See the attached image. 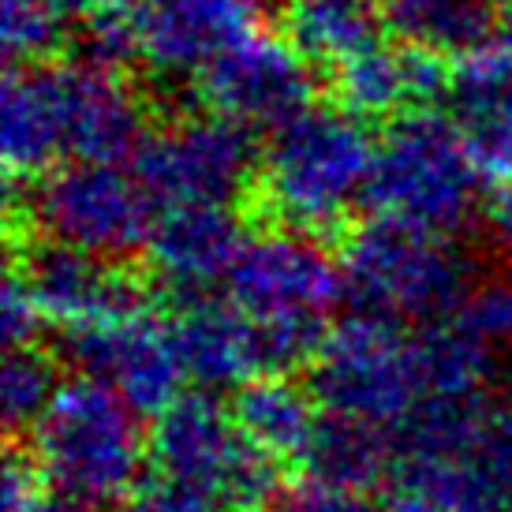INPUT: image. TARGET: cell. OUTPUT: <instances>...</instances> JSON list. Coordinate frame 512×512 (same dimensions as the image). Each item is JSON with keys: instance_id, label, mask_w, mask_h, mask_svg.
<instances>
[{"instance_id": "cell-1", "label": "cell", "mask_w": 512, "mask_h": 512, "mask_svg": "<svg viewBox=\"0 0 512 512\" xmlns=\"http://www.w3.org/2000/svg\"><path fill=\"white\" fill-rule=\"evenodd\" d=\"M378 146L348 109L311 105L270 131L258 169V199L285 228L329 236L367 199Z\"/></svg>"}, {"instance_id": "cell-2", "label": "cell", "mask_w": 512, "mask_h": 512, "mask_svg": "<svg viewBox=\"0 0 512 512\" xmlns=\"http://www.w3.org/2000/svg\"><path fill=\"white\" fill-rule=\"evenodd\" d=\"M225 296L258 322L270 374H285L318 356L329 311L344 299V273L311 232H258L232 262Z\"/></svg>"}, {"instance_id": "cell-3", "label": "cell", "mask_w": 512, "mask_h": 512, "mask_svg": "<svg viewBox=\"0 0 512 512\" xmlns=\"http://www.w3.org/2000/svg\"><path fill=\"white\" fill-rule=\"evenodd\" d=\"M341 273L352 311L385 314L404 326L449 322L475 285L471 262L449 236L382 214L348 232Z\"/></svg>"}, {"instance_id": "cell-4", "label": "cell", "mask_w": 512, "mask_h": 512, "mask_svg": "<svg viewBox=\"0 0 512 512\" xmlns=\"http://www.w3.org/2000/svg\"><path fill=\"white\" fill-rule=\"evenodd\" d=\"M34 468L60 494L90 505H113L131 498L143 479V430L139 412L98 378H75L30 430Z\"/></svg>"}, {"instance_id": "cell-5", "label": "cell", "mask_w": 512, "mask_h": 512, "mask_svg": "<svg viewBox=\"0 0 512 512\" xmlns=\"http://www.w3.org/2000/svg\"><path fill=\"white\" fill-rule=\"evenodd\" d=\"M479 187L483 169L475 165L453 116L445 120L434 109H412L393 116L385 128L367 202L382 217L456 236L479 210Z\"/></svg>"}, {"instance_id": "cell-6", "label": "cell", "mask_w": 512, "mask_h": 512, "mask_svg": "<svg viewBox=\"0 0 512 512\" xmlns=\"http://www.w3.org/2000/svg\"><path fill=\"white\" fill-rule=\"evenodd\" d=\"M311 389L326 412L356 415L397 430L427 404L419 329L385 314L352 311L326 333L314 356Z\"/></svg>"}, {"instance_id": "cell-7", "label": "cell", "mask_w": 512, "mask_h": 512, "mask_svg": "<svg viewBox=\"0 0 512 512\" xmlns=\"http://www.w3.org/2000/svg\"><path fill=\"white\" fill-rule=\"evenodd\" d=\"M150 468L206 490L225 512H277V456L243 434L236 415L210 393H184L157 415Z\"/></svg>"}, {"instance_id": "cell-8", "label": "cell", "mask_w": 512, "mask_h": 512, "mask_svg": "<svg viewBox=\"0 0 512 512\" xmlns=\"http://www.w3.org/2000/svg\"><path fill=\"white\" fill-rule=\"evenodd\" d=\"M154 195L135 169L109 161H68L38 176L27 191V225L42 236L120 258L150 243L157 225Z\"/></svg>"}, {"instance_id": "cell-9", "label": "cell", "mask_w": 512, "mask_h": 512, "mask_svg": "<svg viewBox=\"0 0 512 512\" xmlns=\"http://www.w3.org/2000/svg\"><path fill=\"white\" fill-rule=\"evenodd\" d=\"M131 169L161 210L191 202L232 206L258 187L255 128L221 113L191 116L150 135Z\"/></svg>"}, {"instance_id": "cell-10", "label": "cell", "mask_w": 512, "mask_h": 512, "mask_svg": "<svg viewBox=\"0 0 512 512\" xmlns=\"http://www.w3.org/2000/svg\"><path fill=\"white\" fill-rule=\"evenodd\" d=\"M191 83L210 113L232 116L247 128L273 131L314 105L311 60L288 38L262 30L217 53Z\"/></svg>"}, {"instance_id": "cell-11", "label": "cell", "mask_w": 512, "mask_h": 512, "mask_svg": "<svg viewBox=\"0 0 512 512\" xmlns=\"http://www.w3.org/2000/svg\"><path fill=\"white\" fill-rule=\"evenodd\" d=\"M64 352L86 378L113 385L135 412L154 419L184 397V378H191L172 322H161L146 307L109 326L72 329Z\"/></svg>"}, {"instance_id": "cell-12", "label": "cell", "mask_w": 512, "mask_h": 512, "mask_svg": "<svg viewBox=\"0 0 512 512\" xmlns=\"http://www.w3.org/2000/svg\"><path fill=\"white\" fill-rule=\"evenodd\" d=\"M42 68L57 105L68 157L131 165L154 131H150L146 101L124 83V75L83 64V60L42 64Z\"/></svg>"}, {"instance_id": "cell-13", "label": "cell", "mask_w": 512, "mask_h": 512, "mask_svg": "<svg viewBox=\"0 0 512 512\" xmlns=\"http://www.w3.org/2000/svg\"><path fill=\"white\" fill-rule=\"evenodd\" d=\"M12 266L27 277L45 322L68 333L109 326V322L143 311V292L135 285V277L116 270L113 258L90 255L72 243L45 236L23 247L19 258H12Z\"/></svg>"}, {"instance_id": "cell-14", "label": "cell", "mask_w": 512, "mask_h": 512, "mask_svg": "<svg viewBox=\"0 0 512 512\" xmlns=\"http://www.w3.org/2000/svg\"><path fill=\"white\" fill-rule=\"evenodd\" d=\"M135 15L143 64L161 79H195L258 30V0H135Z\"/></svg>"}, {"instance_id": "cell-15", "label": "cell", "mask_w": 512, "mask_h": 512, "mask_svg": "<svg viewBox=\"0 0 512 512\" xmlns=\"http://www.w3.org/2000/svg\"><path fill=\"white\" fill-rule=\"evenodd\" d=\"M247 243L240 217L232 206H165L146 243L150 270L176 303L210 296L214 285H225L232 262Z\"/></svg>"}, {"instance_id": "cell-16", "label": "cell", "mask_w": 512, "mask_h": 512, "mask_svg": "<svg viewBox=\"0 0 512 512\" xmlns=\"http://www.w3.org/2000/svg\"><path fill=\"white\" fill-rule=\"evenodd\" d=\"M453 72L445 68V60L412 49V45H370L352 60L337 64L333 90L341 109L356 113L359 120H393L412 109H430L441 94H449Z\"/></svg>"}, {"instance_id": "cell-17", "label": "cell", "mask_w": 512, "mask_h": 512, "mask_svg": "<svg viewBox=\"0 0 512 512\" xmlns=\"http://www.w3.org/2000/svg\"><path fill=\"white\" fill-rule=\"evenodd\" d=\"M449 116L475 165L490 180H512V57L498 42L456 60L449 79Z\"/></svg>"}, {"instance_id": "cell-18", "label": "cell", "mask_w": 512, "mask_h": 512, "mask_svg": "<svg viewBox=\"0 0 512 512\" xmlns=\"http://www.w3.org/2000/svg\"><path fill=\"white\" fill-rule=\"evenodd\" d=\"M172 329H176L187 374L210 389H225V385L240 389L243 382L270 374L262 329L228 296H199L180 303Z\"/></svg>"}, {"instance_id": "cell-19", "label": "cell", "mask_w": 512, "mask_h": 512, "mask_svg": "<svg viewBox=\"0 0 512 512\" xmlns=\"http://www.w3.org/2000/svg\"><path fill=\"white\" fill-rule=\"evenodd\" d=\"M0 154L12 184L38 180L57 169L64 150V131L57 120V105L45 83V68H8L0 94Z\"/></svg>"}, {"instance_id": "cell-20", "label": "cell", "mask_w": 512, "mask_h": 512, "mask_svg": "<svg viewBox=\"0 0 512 512\" xmlns=\"http://www.w3.org/2000/svg\"><path fill=\"white\" fill-rule=\"evenodd\" d=\"M385 30L400 45L441 60H464L498 42L501 0H378Z\"/></svg>"}, {"instance_id": "cell-21", "label": "cell", "mask_w": 512, "mask_h": 512, "mask_svg": "<svg viewBox=\"0 0 512 512\" xmlns=\"http://www.w3.org/2000/svg\"><path fill=\"white\" fill-rule=\"evenodd\" d=\"M393 460H397V438L389 427H378L356 415L326 412L303 453V468L314 483L374 490L389 483Z\"/></svg>"}, {"instance_id": "cell-22", "label": "cell", "mask_w": 512, "mask_h": 512, "mask_svg": "<svg viewBox=\"0 0 512 512\" xmlns=\"http://www.w3.org/2000/svg\"><path fill=\"white\" fill-rule=\"evenodd\" d=\"M378 0H281V30L311 64H344L382 38Z\"/></svg>"}, {"instance_id": "cell-23", "label": "cell", "mask_w": 512, "mask_h": 512, "mask_svg": "<svg viewBox=\"0 0 512 512\" xmlns=\"http://www.w3.org/2000/svg\"><path fill=\"white\" fill-rule=\"evenodd\" d=\"M314 400V389H303L285 374H262L236 389L232 415L243 434L277 460H303L322 419L314 412Z\"/></svg>"}, {"instance_id": "cell-24", "label": "cell", "mask_w": 512, "mask_h": 512, "mask_svg": "<svg viewBox=\"0 0 512 512\" xmlns=\"http://www.w3.org/2000/svg\"><path fill=\"white\" fill-rule=\"evenodd\" d=\"M57 363L38 352L34 344H19L8 348L4 370H0V415H4V430L8 434H23L42 423L49 404L60 389Z\"/></svg>"}, {"instance_id": "cell-25", "label": "cell", "mask_w": 512, "mask_h": 512, "mask_svg": "<svg viewBox=\"0 0 512 512\" xmlns=\"http://www.w3.org/2000/svg\"><path fill=\"white\" fill-rule=\"evenodd\" d=\"M0 42L8 68H38L64 45V12L49 0H4Z\"/></svg>"}, {"instance_id": "cell-26", "label": "cell", "mask_w": 512, "mask_h": 512, "mask_svg": "<svg viewBox=\"0 0 512 512\" xmlns=\"http://www.w3.org/2000/svg\"><path fill=\"white\" fill-rule=\"evenodd\" d=\"M79 60L105 68V72H124L135 60H143L135 4H116L113 0L94 15H86L83 30H79Z\"/></svg>"}, {"instance_id": "cell-27", "label": "cell", "mask_w": 512, "mask_h": 512, "mask_svg": "<svg viewBox=\"0 0 512 512\" xmlns=\"http://www.w3.org/2000/svg\"><path fill=\"white\" fill-rule=\"evenodd\" d=\"M453 318L468 329L475 341L486 344L494 356H498V352H509L512 348V270L475 281Z\"/></svg>"}, {"instance_id": "cell-28", "label": "cell", "mask_w": 512, "mask_h": 512, "mask_svg": "<svg viewBox=\"0 0 512 512\" xmlns=\"http://www.w3.org/2000/svg\"><path fill=\"white\" fill-rule=\"evenodd\" d=\"M0 512H109L105 505H90L72 494H60L57 486L45 483L38 468L27 460L8 456L4 464V483H0Z\"/></svg>"}, {"instance_id": "cell-29", "label": "cell", "mask_w": 512, "mask_h": 512, "mask_svg": "<svg viewBox=\"0 0 512 512\" xmlns=\"http://www.w3.org/2000/svg\"><path fill=\"white\" fill-rule=\"evenodd\" d=\"M471 453L490 486L512 505V393L486 404L483 427H479Z\"/></svg>"}, {"instance_id": "cell-30", "label": "cell", "mask_w": 512, "mask_h": 512, "mask_svg": "<svg viewBox=\"0 0 512 512\" xmlns=\"http://www.w3.org/2000/svg\"><path fill=\"white\" fill-rule=\"evenodd\" d=\"M128 512H225L206 490L184 483L176 475L146 468L139 486L131 490Z\"/></svg>"}, {"instance_id": "cell-31", "label": "cell", "mask_w": 512, "mask_h": 512, "mask_svg": "<svg viewBox=\"0 0 512 512\" xmlns=\"http://www.w3.org/2000/svg\"><path fill=\"white\" fill-rule=\"evenodd\" d=\"M277 512H393L389 501L370 498V490H344V486H326V483H307L285 494Z\"/></svg>"}, {"instance_id": "cell-32", "label": "cell", "mask_w": 512, "mask_h": 512, "mask_svg": "<svg viewBox=\"0 0 512 512\" xmlns=\"http://www.w3.org/2000/svg\"><path fill=\"white\" fill-rule=\"evenodd\" d=\"M45 322L38 299L30 292L27 277L8 266V281H4V296H0V333H4V344L8 348H19V344H30L38 326Z\"/></svg>"}, {"instance_id": "cell-33", "label": "cell", "mask_w": 512, "mask_h": 512, "mask_svg": "<svg viewBox=\"0 0 512 512\" xmlns=\"http://www.w3.org/2000/svg\"><path fill=\"white\" fill-rule=\"evenodd\" d=\"M486 232L494 247L512 262V180L498 184V191L486 202Z\"/></svg>"}, {"instance_id": "cell-34", "label": "cell", "mask_w": 512, "mask_h": 512, "mask_svg": "<svg viewBox=\"0 0 512 512\" xmlns=\"http://www.w3.org/2000/svg\"><path fill=\"white\" fill-rule=\"evenodd\" d=\"M49 4H57L64 15H79V19H86V15H94L98 8L113 4V0H49Z\"/></svg>"}, {"instance_id": "cell-35", "label": "cell", "mask_w": 512, "mask_h": 512, "mask_svg": "<svg viewBox=\"0 0 512 512\" xmlns=\"http://www.w3.org/2000/svg\"><path fill=\"white\" fill-rule=\"evenodd\" d=\"M498 45L512 57V0H501V30H498Z\"/></svg>"}]
</instances>
